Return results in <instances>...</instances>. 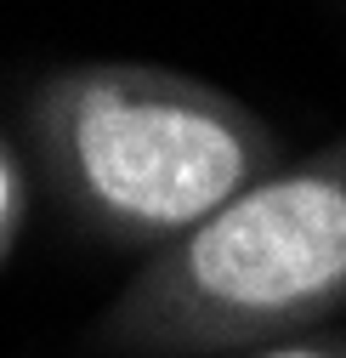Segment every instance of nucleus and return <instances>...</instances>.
<instances>
[{"instance_id":"obj_1","label":"nucleus","mask_w":346,"mask_h":358,"mask_svg":"<svg viewBox=\"0 0 346 358\" xmlns=\"http://www.w3.org/2000/svg\"><path fill=\"white\" fill-rule=\"evenodd\" d=\"M29 137L85 228L153 256L278 171L267 125L244 103L142 63L46 80Z\"/></svg>"},{"instance_id":"obj_2","label":"nucleus","mask_w":346,"mask_h":358,"mask_svg":"<svg viewBox=\"0 0 346 358\" xmlns=\"http://www.w3.org/2000/svg\"><path fill=\"white\" fill-rule=\"evenodd\" d=\"M346 301V137L278 165L176 245H165L97 336L119 352L193 358L255 347Z\"/></svg>"},{"instance_id":"obj_3","label":"nucleus","mask_w":346,"mask_h":358,"mask_svg":"<svg viewBox=\"0 0 346 358\" xmlns=\"http://www.w3.org/2000/svg\"><path fill=\"white\" fill-rule=\"evenodd\" d=\"M23 171H17V159H12V148L0 143V262L12 256V245H17V228H23Z\"/></svg>"},{"instance_id":"obj_4","label":"nucleus","mask_w":346,"mask_h":358,"mask_svg":"<svg viewBox=\"0 0 346 358\" xmlns=\"http://www.w3.org/2000/svg\"><path fill=\"white\" fill-rule=\"evenodd\" d=\"M255 358H346L340 347H318V341H284V347H262Z\"/></svg>"}]
</instances>
